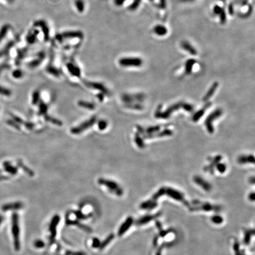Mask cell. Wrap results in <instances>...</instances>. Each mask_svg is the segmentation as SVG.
Instances as JSON below:
<instances>
[{
	"mask_svg": "<svg viewBox=\"0 0 255 255\" xmlns=\"http://www.w3.org/2000/svg\"><path fill=\"white\" fill-rule=\"evenodd\" d=\"M11 232L14 249L16 251H19L21 249L20 223L19 216L17 213H13L11 217Z\"/></svg>",
	"mask_w": 255,
	"mask_h": 255,
	"instance_id": "1",
	"label": "cell"
},
{
	"mask_svg": "<svg viewBox=\"0 0 255 255\" xmlns=\"http://www.w3.org/2000/svg\"><path fill=\"white\" fill-rule=\"evenodd\" d=\"M98 183L101 185L105 186L110 193L114 194L117 196H122L124 194V191L117 183L113 180H108L104 178H99L98 181Z\"/></svg>",
	"mask_w": 255,
	"mask_h": 255,
	"instance_id": "2",
	"label": "cell"
},
{
	"mask_svg": "<svg viewBox=\"0 0 255 255\" xmlns=\"http://www.w3.org/2000/svg\"><path fill=\"white\" fill-rule=\"evenodd\" d=\"M164 195H167L170 199L175 200L176 201L180 202L183 205L187 207L190 206V203H189L185 200V196L181 191L176 190L171 187H165V194Z\"/></svg>",
	"mask_w": 255,
	"mask_h": 255,
	"instance_id": "3",
	"label": "cell"
},
{
	"mask_svg": "<svg viewBox=\"0 0 255 255\" xmlns=\"http://www.w3.org/2000/svg\"><path fill=\"white\" fill-rule=\"evenodd\" d=\"M192 211H215L217 212L220 210V207L217 205H215L209 203L197 201L194 203V205L190 206L189 208Z\"/></svg>",
	"mask_w": 255,
	"mask_h": 255,
	"instance_id": "4",
	"label": "cell"
},
{
	"mask_svg": "<svg viewBox=\"0 0 255 255\" xmlns=\"http://www.w3.org/2000/svg\"><path fill=\"white\" fill-rule=\"evenodd\" d=\"M96 120H97L96 117L93 116L89 120H86L80 125L73 128L70 131L73 134H76V135L79 134L82 132H83L84 130H87L88 128L92 126L95 124V122H96Z\"/></svg>",
	"mask_w": 255,
	"mask_h": 255,
	"instance_id": "5",
	"label": "cell"
},
{
	"mask_svg": "<svg viewBox=\"0 0 255 255\" xmlns=\"http://www.w3.org/2000/svg\"><path fill=\"white\" fill-rule=\"evenodd\" d=\"M142 60L138 57H124L120 59L119 63L122 67H140Z\"/></svg>",
	"mask_w": 255,
	"mask_h": 255,
	"instance_id": "6",
	"label": "cell"
},
{
	"mask_svg": "<svg viewBox=\"0 0 255 255\" xmlns=\"http://www.w3.org/2000/svg\"><path fill=\"white\" fill-rule=\"evenodd\" d=\"M222 114V110L220 109H218L215 110L210 114L205 121V125L207 130L210 134L213 133L214 128L213 126V122L214 120H215L217 118L220 117Z\"/></svg>",
	"mask_w": 255,
	"mask_h": 255,
	"instance_id": "7",
	"label": "cell"
},
{
	"mask_svg": "<svg viewBox=\"0 0 255 255\" xmlns=\"http://www.w3.org/2000/svg\"><path fill=\"white\" fill-rule=\"evenodd\" d=\"M180 107H183L187 111L191 112L193 110V106L191 105H189L188 104H184L183 106H182L181 104H177L175 105H172L171 106H170L169 108H168V109L165 111L164 112H163L161 114H157V117H161V118H168L170 116L171 113H172L173 112H174V110H176L178 109Z\"/></svg>",
	"mask_w": 255,
	"mask_h": 255,
	"instance_id": "8",
	"label": "cell"
},
{
	"mask_svg": "<svg viewBox=\"0 0 255 255\" xmlns=\"http://www.w3.org/2000/svg\"><path fill=\"white\" fill-rule=\"evenodd\" d=\"M60 217L59 215L53 216L51 220L49 225V231L50 233V240L51 243H53L57 235V228L60 222Z\"/></svg>",
	"mask_w": 255,
	"mask_h": 255,
	"instance_id": "9",
	"label": "cell"
},
{
	"mask_svg": "<svg viewBox=\"0 0 255 255\" xmlns=\"http://www.w3.org/2000/svg\"><path fill=\"white\" fill-rule=\"evenodd\" d=\"M134 223V219L132 217H128L124 223L120 225L118 231V235L122 236L125 234V233L130 229V226L132 225Z\"/></svg>",
	"mask_w": 255,
	"mask_h": 255,
	"instance_id": "10",
	"label": "cell"
},
{
	"mask_svg": "<svg viewBox=\"0 0 255 255\" xmlns=\"http://www.w3.org/2000/svg\"><path fill=\"white\" fill-rule=\"evenodd\" d=\"M24 207V205L22 202L17 201L14 203H10L5 204L1 206V210L3 211H12V210H20L23 209Z\"/></svg>",
	"mask_w": 255,
	"mask_h": 255,
	"instance_id": "11",
	"label": "cell"
},
{
	"mask_svg": "<svg viewBox=\"0 0 255 255\" xmlns=\"http://www.w3.org/2000/svg\"><path fill=\"white\" fill-rule=\"evenodd\" d=\"M160 214H155V215H147L141 217L138 220L136 221V223L138 226L145 225L150 223L151 221L155 220V219L158 217Z\"/></svg>",
	"mask_w": 255,
	"mask_h": 255,
	"instance_id": "12",
	"label": "cell"
},
{
	"mask_svg": "<svg viewBox=\"0 0 255 255\" xmlns=\"http://www.w3.org/2000/svg\"><path fill=\"white\" fill-rule=\"evenodd\" d=\"M194 181L195 182V184L199 185L200 187H201L205 191H210L211 190V185H210V183H209L207 181H206L205 179H203L200 177L195 176L194 178Z\"/></svg>",
	"mask_w": 255,
	"mask_h": 255,
	"instance_id": "13",
	"label": "cell"
},
{
	"mask_svg": "<svg viewBox=\"0 0 255 255\" xmlns=\"http://www.w3.org/2000/svg\"><path fill=\"white\" fill-rule=\"evenodd\" d=\"M157 204L158 202L151 198L149 200H146L144 202L142 203L141 204L140 208L142 210L150 211L156 208Z\"/></svg>",
	"mask_w": 255,
	"mask_h": 255,
	"instance_id": "14",
	"label": "cell"
},
{
	"mask_svg": "<svg viewBox=\"0 0 255 255\" xmlns=\"http://www.w3.org/2000/svg\"><path fill=\"white\" fill-rule=\"evenodd\" d=\"M181 46L183 50L190 53L191 55L195 56L197 55V50L189 42L187 41H183L181 44Z\"/></svg>",
	"mask_w": 255,
	"mask_h": 255,
	"instance_id": "15",
	"label": "cell"
},
{
	"mask_svg": "<svg viewBox=\"0 0 255 255\" xmlns=\"http://www.w3.org/2000/svg\"><path fill=\"white\" fill-rule=\"evenodd\" d=\"M86 85L90 88H93L95 89L100 90L102 93L104 94L108 95L109 93V92L108 89L105 88V86L99 83H96V82H86Z\"/></svg>",
	"mask_w": 255,
	"mask_h": 255,
	"instance_id": "16",
	"label": "cell"
},
{
	"mask_svg": "<svg viewBox=\"0 0 255 255\" xmlns=\"http://www.w3.org/2000/svg\"><path fill=\"white\" fill-rule=\"evenodd\" d=\"M153 31L156 35L161 36V37L164 36L168 33V30H167V27L162 24H157V25H155L153 28Z\"/></svg>",
	"mask_w": 255,
	"mask_h": 255,
	"instance_id": "17",
	"label": "cell"
},
{
	"mask_svg": "<svg viewBox=\"0 0 255 255\" xmlns=\"http://www.w3.org/2000/svg\"><path fill=\"white\" fill-rule=\"evenodd\" d=\"M66 223L68 225L77 226L81 228L82 230H85L86 232H88V233H91L92 232V229H90L89 227L84 225H83L82 223H80L79 221H77L76 220H75V221L67 220Z\"/></svg>",
	"mask_w": 255,
	"mask_h": 255,
	"instance_id": "18",
	"label": "cell"
},
{
	"mask_svg": "<svg viewBox=\"0 0 255 255\" xmlns=\"http://www.w3.org/2000/svg\"><path fill=\"white\" fill-rule=\"evenodd\" d=\"M3 166L4 167V170L5 171H7V173H8L10 174L11 175H15L17 173V168L14 167L11 164V163L8 162V161H5L3 164Z\"/></svg>",
	"mask_w": 255,
	"mask_h": 255,
	"instance_id": "19",
	"label": "cell"
},
{
	"mask_svg": "<svg viewBox=\"0 0 255 255\" xmlns=\"http://www.w3.org/2000/svg\"><path fill=\"white\" fill-rule=\"evenodd\" d=\"M255 161V158L253 155H242L240 156L238 158V162L240 164H245V163H252L253 164Z\"/></svg>",
	"mask_w": 255,
	"mask_h": 255,
	"instance_id": "20",
	"label": "cell"
},
{
	"mask_svg": "<svg viewBox=\"0 0 255 255\" xmlns=\"http://www.w3.org/2000/svg\"><path fill=\"white\" fill-rule=\"evenodd\" d=\"M218 86H219V84H218L217 82L214 83L211 86V87L210 88L209 90L205 94V96L203 98V100H204V101H207V100H209L210 98L215 93V89L217 88Z\"/></svg>",
	"mask_w": 255,
	"mask_h": 255,
	"instance_id": "21",
	"label": "cell"
},
{
	"mask_svg": "<svg viewBox=\"0 0 255 255\" xmlns=\"http://www.w3.org/2000/svg\"><path fill=\"white\" fill-rule=\"evenodd\" d=\"M210 105H211L210 103L207 104V105H205V107L204 108H201L200 110H199L197 112H196L195 115H194L193 117V120H194V121H195V122H197V120H199L200 119V118H201L203 115H204L206 108H209Z\"/></svg>",
	"mask_w": 255,
	"mask_h": 255,
	"instance_id": "22",
	"label": "cell"
},
{
	"mask_svg": "<svg viewBox=\"0 0 255 255\" xmlns=\"http://www.w3.org/2000/svg\"><path fill=\"white\" fill-rule=\"evenodd\" d=\"M114 238H115V236L113 234H110L108 236H107V237L105 239V240H104L102 243H100V246L99 248L100 249V250L105 249L107 245H108Z\"/></svg>",
	"mask_w": 255,
	"mask_h": 255,
	"instance_id": "23",
	"label": "cell"
},
{
	"mask_svg": "<svg viewBox=\"0 0 255 255\" xmlns=\"http://www.w3.org/2000/svg\"><path fill=\"white\" fill-rule=\"evenodd\" d=\"M195 62H196L195 60L193 59H190L187 61V62L185 63V72L187 74H190L191 73Z\"/></svg>",
	"mask_w": 255,
	"mask_h": 255,
	"instance_id": "24",
	"label": "cell"
},
{
	"mask_svg": "<svg viewBox=\"0 0 255 255\" xmlns=\"http://www.w3.org/2000/svg\"><path fill=\"white\" fill-rule=\"evenodd\" d=\"M211 221L215 225H220L224 222V219L221 215H215L211 217Z\"/></svg>",
	"mask_w": 255,
	"mask_h": 255,
	"instance_id": "25",
	"label": "cell"
},
{
	"mask_svg": "<svg viewBox=\"0 0 255 255\" xmlns=\"http://www.w3.org/2000/svg\"><path fill=\"white\" fill-rule=\"evenodd\" d=\"M17 164L21 168H22V169L23 170V171H24L27 174H29V175L31 176V177H33V176H34V175H35L34 172H33L32 170H31V169H30L29 167H27V166H25V165H24V164H23V162L21 161H18Z\"/></svg>",
	"mask_w": 255,
	"mask_h": 255,
	"instance_id": "26",
	"label": "cell"
},
{
	"mask_svg": "<svg viewBox=\"0 0 255 255\" xmlns=\"http://www.w3.org/2000/svg\"><path fill=\"white\" fill-rule=\"evenodd\" d=\"M78 105L82 108H84L88 109H90V110L94 109V108H95V105L93 104L85 102V101H82V100L79 101L78 102Z\"/></svg>",
	"mask_w": 255,
	"mask_h": 255,
	"instance_id": "27",
	"label": "cell"
},
{
	"mask_svg": "<svg viewBox=\"0 0 255 255\" xmlns=\"http://www.w3.org/2000/svg\"><path fill=\"white\" fill-rule=\"evenodd\" d=\"M254 235L253 233V230L251 231V230H247L245 231V235H244V239H243V242L244 243L248 245L250 243V241L251 240V237Z\"/></svg>",
	"mask_w": 255,
	"mask_h": 255,
	"instance_id": "28",
	"label": "cell"
},
{
	"mask_svg": "<svg viewBox=\"0 0 255 255\" xmlns=\"http://www.w3.org/2000/svg\"><path fill=\"white\" fill-rule=\"evenodd\" d=\"M74 66H75L70 64L68 66V69L73 75H74L75 76H79L80 71L78 68H77L76 67H74Z\"/></svg>",
	"mask_w": 255,
	"mask_h": 255,
	"instance_id": "29",
	"label": "cell"
},
{
	"mask_svg": "<svg viewBox=\"0 0 255 255\" xmlns=\"http://www.w3.org/2000/svg\"><path fill=\"white\" fill-rule=\"evenodd\" d=\"M45 120H47V121H49V122H51V123H53V124H56V125H62V122H61L60 120H56L55 118H52V117L49 116H48V115H47V116H45Z\"/></svg>",
	"mask_w": 255,
	"mask_h": 255,
	"instance_id": "30",
	"label": "cell"
},
{
	"mask_svg": "<svg viewBox=\"0 0 255 255\" xmlns=\"http://www.w3.org/2000/svg\"><path fill=\"white\" fill-rule=\"evenodd\" d=\"M219 17H220V23L221 24H225L226 21V19H227V16H226V13L225 10L224 8H223L222 11H221V13L219 14Z\"/></svg>",
	"mask_w": 255,
	"mask_h": 255,
	"instance_id": "31",
	"label": "cell"
},
{
	"mask_svg": "<svg viewBox=\"0 0 255 255\" xmlns=\"http://www.w3.org/2000/svg\"><path fill=\"white\" fill-rule=\"evenodd\" d=\"M135 142L136 143V144L138 145V146L140 148H144V142H143L142 140L139 136V135H137V134L135 135Z\"/></svg>",
	"mask_w": 255,
	"mask_h": 255,
	"instance_id": "32",
	"label": "cell"
},
{
	"mask_svg": "<svg viewBox=\"0 0 255 255\" xmlns=\"http://www.w3.org/2000/svg\"><path fill=\"white\" fill-rule=\"evenodd\" d=\"M74 214L77 217V218L80 219V220H85V219H87L88 218L87 215L83 214L80 211H75Z\"/></svg>",
	"mask_w": 255,
	"mask_h": 255,
	"instance_id": "33",
	"label": "cell"
},
{
	"mask_svg": "<svg viewBox=\"0 0 255 255\" xmlns=\"http://www.w3.org/2000/svg\"><path fill=\"white\" fill-rule=\"evenodd\" d=\"M40 99V93L39 91H35L33 95V104L35 105Z\"/></svg>",
	"mask_w": 255,
	"mask_h": 255,
	"instance_id": "34",
	"label": "cell"
},
{
	"mask_svg": "<svg viewBox=\"0 0 255 255\" xmlns=\"http://www.w3.org/2000/svg\"><path fill=\"white\" fill-rule=\"evenodd\" d=\"M34 245L35 246L36 248L38 249H41L45 247V242L41 240H36L35 242H34Z\"/></svg>",
	"mask_w": 255,
	"mask_h": 255,
	"instance_id": "35",
	"label": "cell"
},
{
	"mask_svg": "<svg viewBox=\"0 0 255 255\" xmlns=\"http://www.w3.org/2000/svg\"><path fill=\"white\" fill-rule=\"evenodd\" d=\"M39 108H40V113L41 114H45V112H47V108H48L47 105L45 104L44 102H41V103H40Z\"/></svg>",
	"mask_w": 255,
	"mask_h": 255,
	"instance_id": "36",
	"label": "cell"
},
{
	"mask_svg": "<svg viewBox=\"0 0 255 255\" xmlns=\"http://www.w3.org/2000/svg\"><path fill=\"white\" fill-rule=\"evenodd\" d=\"M216 167H217V169L218 170V171L220 173H224L226 171V167L224 164L219 163V164H217Z\"/></svg>",
	"mask_w": 255,
	"mask_h": 255,
	"instance_id": "37",
	"label": "cell"
},
{
	"mask_svg": "<svg viewBox=\"0 0 255 255\" xmlns=\"http://www.w3.org/2000/svg\"><path fill=\"white\" fill-rule=\"evenodd\" d=\"M107 126H108L107 122L105 120H100V122H99V123H98V127H99V129L100 130H104L107 127Z\"/></svg>",
	"mask_w": 255,
	"mask_h": 255,
	"instance_id": "38",
	"label": "cell"
},
{
	"mask_svg": "<svg viewBox=\"0 0 255 255\" xmlns=\"http://www.w3.org/2000/svg\"><path fill=\"white\" fill-rule=\"evenodd\" d=\"M222 10H223V8L221 7H220V5H215L213 7V13L216 15H219Z\"/></svg>",
	"mask_w": 255,
	"mask_h": 255,
	"instance_id": "39",
	"label": "cell"
},
{
	"mask_svg": "<svg viewBox=\"0 0 255 255\" xmlns=\"http://www.w3.org/2000/svg\"><path fill=\"white\" fill-rule=\"evenodd\" d=\"M100 245V240L98 238H94L92 241V247L94 248L99 247Z\"/></svg>",
	"mask_w": 255,
	"mask_h": 255,
	"instance_id": "40",
	"label": "cell"
},
{
	"mask_svg": "<svg viewBox=\"0 0 255 255\" xmlns=\"http://www.w3.org/2000/svg\"><path fill=\"white\" fill-rule=\"evenodd\" d=\"M141 0H134V2L133 3V4H132V5L130 6V8L131 9H135L140 4Z\"/></svg>",
	"mask_w": 255,
	"mask_h": 255,
	"instance_id": "41",
	"label": "cell"
},
{
	"mask_svg": "<svg viewBox=\"0 0 255 255\" xmlns=\"http://www.w3.org/2000/svg\"><path fill=\"white\" fill-rule=\"evenodd\" d=\"M67 255H86L84 253L81 252H71L67 251L66 252Z\"/></svg>",
	"mask_w": 255,
	"mask_h": 255,
	"instance_id": "42",
	"label": "cell"
},
{
	"mask_svg": "<svg viewBox=\"0 0 255 255\" xmlns=\"http://www.w3.org/2000/svg\"><path fill=\"white\" fill-rule=\"evenodd\" d=\"M23 75L22 72L20 70H15L13 73V76L15 78H20Z\"/></svg>",
	"mask_w": 255,
	"mask_h": 255,
	"instance_id": "43",
	"label": "cell"
},
{
	"mask_svg": "<svg viewBox=\"0 0 255 255\" xmlns=\"http://www.w3.org/2000/svg\"><path fill=\"white\" fill-rule=\"evenodd\" d=\"M11 116H12V118L14 119V120H15L16 122L19 123V124H23V123H22V122H23V120H22L21 118L17 117V116H16L15 115H11Z\"/></svg>",
	"mask_w": 255,
	"mask_h": 255,
	"instance_id": "44",
	"label": "cell"
},
{
	"mask_svg": "<svg viewBox=\"0 0 255 255\" xmlns=\"http://www.w3.org/2000/svg\"><path fill=\"white\" fill-rule=\"evenodd\" d=\"M77 4H78V5H77V8L79 9V11H82L83 9V3H82V1H77Z\"/></svg>",
	"mask_w": 255,
	"mask_h": 255,
	"instance_id": "45",
	"label": "cell"
},
{
	"mask_svg": "<svg viewBox=\"0 0 255 255\" xmlns=\"http://www.w3.org/2000/svg\"><path fill=\"white\" fill-rule=\"evenodd\" d=\"M249 200H250V201H254L255 200V193L253 192L252 193H250V194L249 195Z\"/></svg>",
	"mask_w": 255,
	"mask_h": 255,
	"instance_id": "46",
	"label": "cell"
},
{
	"mask_svg": "<svg viewBox=\"0 0 255 255\" xmlns=\"http://www.w3.org/2000/svg\"><path fill=\"white\" fill-rule=\"evenodd\" d=\"M8 124H9V125H11V126H14V127H15V128H17V129H19V125L17 124V123L16 124H14L11 120H8Z\"/></svg>",
	"mask_w": 255,
	"mask_h": 255,
	"instance_id": "47",
	"label": "cell"
},
{
	"mask_svg": "<svg viewBox=\"0 0 255 255\" xmlns=\"http://www.w3.org/2000/svg\"><path fill=\"white\" fill-rule=\"evenodd\" d=\"M4 220V217L2 215L0 214V226L2 225V223H3Z\"/></svg>",
	"mask_w": 255,
	"mask_h": 255,
	"instance_id": "48",
	"label": "cell"
},
{
	"mask_svg": "<svg viewBox=\"0 0 255 255\" xmlns=\"http://www.w3.org/2000/svg\"><path fill=\"white\" fill-rule=\"evenodd\" d=\"M116 1L117 4L120 5V4H122V3H124V2L125 1V0H116Z\"/></svg>",
	"mask_w": 255,
	"mask_h": 255,
	"instance_id": "49",
	"label": "cell"
},
{
	"mask_svg": "<svg viewBox=\"0 0 255 255\" xmlns=\"http://www.w3.org/2000/svg\"><path fill=\"white\" fill-rule=\"evenodd\" d=\"M8 179V177L7 176H0V181L6 180Z\"/></svg>",
	"mask_w": 255,
	"mask_h": 255,
	"instance_id": "50",
	"label": "cell"
},
{
	"mask_svg": "<svg viewBox=\"0 0 255 255\" xmlns=\"http://www.w3.org/2000/svg\"><path fill=\"white\" fill-rule=\"evenodd\" d=\"M101 96H103V98L104 97V95H101ZM99 99H100V100H102V98H101V96H100V97L99 96Z\"/></svg>",
	"mask_w": 255,
	"mask_h": 255,
	"instance_id": "51",
	"label": "cell"
},
{
	"mask_svg": "<svg viewBox=\"0 0 255 255\" xmlns=\"http://www.w3.org/2000/svg\"><path fill=\"white\" fill-rule=\"evenodd\" d=\"M220 1H225V0H220Z\"/></svg>",
	"mask_w": 255,
	"mask_h": 255,
	"instance_id": "52",
	"label": "cell"
},
{
	"mask_svg": "<svg viewBox=\"0 0 255 255\" xmlns=\"http://www.w3.org/2000/svg\"><path fill=\"white\" fill-rule=\"evenodd\" d=\"M0 172H1V171H0Z\"/></svg>",
	"mask_w": 255,
	"mask_h": 255,
	"instance_id": "53",
	"label": "cell"
}]
</instances>
